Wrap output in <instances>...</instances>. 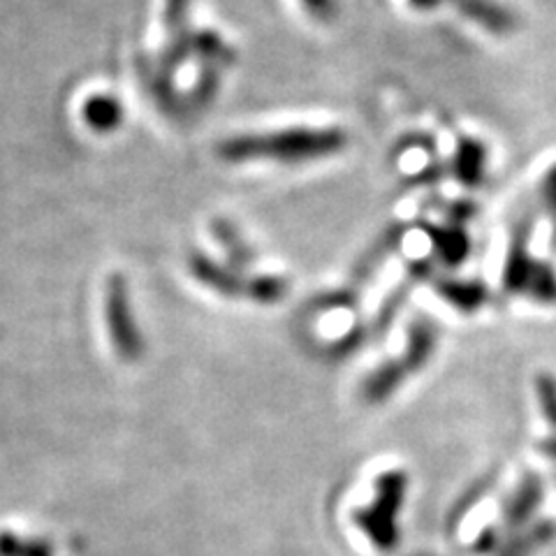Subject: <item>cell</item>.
<instances>
[{"label": "cell", "instance_id": "obj_1", "mask_svg": "<svg viewBox=\"0 0 556 556\" xmlns=\"http://www.w3.org/2000/svg\"><path fill=\"white\" fill-rule=\"evenodd\" d=\"M348 135L341 128H290L269 135H241L218 144V155L228 163L278 161L304 163L341 153Z\"/></svg>", "mask_w": 556, "mask_h": 556}, {"label": "cell", "instance_id": "obj_2", "mask_svg": "<svg viewBox=\"0 0 556 556\" xmlns=\"http://www.w3.org/2000/svg\"><path fill=\"white\" fill-rule=\"evenodd\" d=\"M406 494V478L402 473H386L376 484V503L357 513V525L367 531L369 541L380 549H392L396 545L394 517L402 508Z\"/></svg>", "mask_w": 556, "mask_h": 556}, {"label": "cell", "instance_id": "obj_3", "mask_svg": "<svg viewBox=\"0 0 556 556\" xmlns=\"http://www.w3.org/2000/svg\"><path fill=\"white\" fill-rule=\"evenodd\" d=\"M104 320H108L110 337L121 357L132 362L142 355V339H139V329L132 316L128 286L121 274L110 276L108 288H104Z\"/></svg>", "mask_w": 556, "mask_h": 556}, {"label": "cell", "instance_id": "obj_4", "mask_svg": "<svg viewBox=\"0 0 556 556\" xmlns=\"http://www.w3.org/2000/svg\"><path fill=\"white\" fill-rule=\"evenodd\" d=\"M531 230H533L531 216H525L521 220H517L515 232H513V243L508 251L506 271H503V286H506L508 292H525L529 278H531V271L538 263V260L529 251Z\"/></svg>", "mask_w": 556, "mask_h": 556}, {"label": "cell", "instance_id": "obj_5", "mask_svg": "<svg viewBox=\"0 0 556 556\" xmlns=\"http://www.w3.org/2000/svg\"><path fill=\"white\" fill-rule=\"evenodd\" d=\"M486 161H490V151H486L484 142L464 135L457 139L450 169L464 188H478L486 179Z\"/></svg>", "mask_w": 556, "mask_h": 556}, {"label": "cell", "instance_id": "obj_6", "mask_svg": "<svg viewBox=\"0 0 556 556\" xmlns=\"http://www.w3.org/2000/svg\"><path fill=\"white\" fill-rule=\"evenodd\" d=\"M422 230L431 239L433 255H437L439 263H443L445 267H459L466 263L468 255H471L473 241H471V235H468L462 225L427 223V225H422Z\"/></svg>", "mask_w": 556, "mask_h": 556}, {"label": "cell", "instance_id": "obj_7", "mask_svg": "<svg viewBox=\"0 0 556 556\" xmlns=\"http://www.w3.org/2000/svg\"><path fill=\"white\" fill-rule=\"evenodd\" d=\"M450 3L468 22L490 33L506 35L515 28V14L496 0H450Z\"/></svg>", "mask_w": 556, "mask_h": 556}, {"label": "cell", "instance_id": "obj_8", "mask_svg": "<svg viewBox=\"0 0 556 556\" xmlns=\"http://www.w3.org/2000/svg\"><path fill=\"white\" fill-rule=\"evenodd\" d=\"M81 116L86 126L96 132H114L124 124V104L114 96H91L84 102Z\"/></svg>", "mask_w": 556, "mask_h": 556}, {"label": "cell", "instance_id": "obj_9", "mask_svg": "<svg viewBox=\"0 0 556 556\" xmlns=\"http://www.w3.org/2000/svg\"><path fill=\"white\" fill-rule=\"evenodd\" d=\"M190 269L200 278V281L208 288H214L216 292L223 294H241L247 292V283L241 281L237 274H232L230 269H225L223 265L214 263L212 257L195 253L193 260H190Z\"/></svg>", "mask_w": 556, "mask_h": 556}, {"label": "cell", "instance_id": "obj_10", "mask_svg": "<svg viewBox=\"0 0 556 556\" xmlns=\"http://www.w3.org/2000/svg\"><path fill=\"white\" fill-rule=\"evenodd\" d=\"M190 47H193V56L204 61V67H228L232 65L235 51L214 30H198L190 35Z\"/></svg>", "mask_w": 556, "mask_h": 556}, {"label": "cell", "instance_id": "obj_11", "mask_svg": "<svg viewBox=\"0 0 556 556\" xmlns=\"http://www.w3.org/2000/svg\"><path fill=\"white\" fill-rule=\"evenodd\" d=\"M437 290L445 302L459 311H476L486 300V288L480 281H457V278H441Z\"/></svg>", "mask_w": 556, "mask_h": 556}, {"label": "cell", "instance_id": "obj_12", "mask_svg": "<svg viewBox=\"0 0 556 556\" xmlns=\"http://www.w3.org/2000/svg\"><path fill=\"white\" fill-rule=\"evenodd\" d=\"M541 498H543L541 480L529 476L525 480V484H521L519 490L515 492V496L508 501V506H506L508 525L517 527V525H521V521H527L525 517L535 510V506H538V503H541Z\"/></svg>", "mask_w": 556, "mask_h": 556}, {"label": "cell", "instance_id": "obj_13", "mask_svg": "<svg viewBox=\"0 0 556 556\" xmlns=\"http://www.w3.org/2000/svg\"><path fill=\"white\" fill-rule=\"evenodd\" d=\"M433 339H437V332H433L431 323H425V320H417L413 323L410 327V334H408V348H406V369L408 374L417 367H422V364L427 362L431 348H433Z\"/></svg>", "mask_w": 556, "mask_h": 556}, {"label": "cell", "instance_id": "obj_14", "mask_svg": "<svg viewBox=\"0 0 556 556\" xmlns=\"http://www.w3.org/2000/svg\"><path fill=\"white\" fill-rule=\"evenodd\" d=\"M525 292H529L538 302H556V271L547 263L538 260Z\"/></svg>", "mask_w": 556, "mask_h": 556}, {"label": "cell", "instance_id": "obj_15", "mask_svg": "<svg viewBox=\"0 0 556 556\" xmlns=\"http://www.w3.org/2000/svg\"><path fill=\"white\" fill-rule=\"evenodd\" d=\"M149 86H151L153 100L159 102V108L165 114H177L181 110V98H179L177 89H174L172 77L161 73V70H155V73H151V77H149Z\"/></svg>", "mask_w": 556, "mask_h": 556}, {"label": "cell", "instance_id": "obj_16", "mask_svg": "<svg viewBox=\"0 0 556 556\" xmlns=\"http://www.w3.org/2000/svg\"><path fill=\"white\" fill-rule=\"evenodd\" d=\"M218 86H220L218 70L216 67H204L202 73H200V77H198V81H195V86L188 93V100H186L188 108L190 110L206 108V104L212 102L214 96L218 93Z\"/></svg>", "mask_w": 556, "mask_h": 556}, {"label": "cell", "instance_id": "obj_17", "mask_svg": "<svg viewBox=\"0 0 556 556\" xmlns=\"http://www.w3.org/2000/svg\"><path fill=\"white\" fill-rule=\"evenodd\" d=\"M190 35H193V33L177 35V38H172L169 47L165 49V54L159 63V70H161V73H165L167 77H172L190 56H193V47H190Z\"/></svg>", "mask_w": 556, "mask_h": 556}, {"label": "cell", "instance_id": "obj_18", "mask_svg": "<svg viewBox=\"0 0 556 556\" xmlns=\"http://www.w3.org/2000/svg\"><path fill=\"white\" fill-rule=\"evenodd\" d=\"M286 281L283 278H276V276H260L253 278L251 283H247V294L255 302H263V304H271L283 300L286 294Z\"/></svg>", "mask_w": 556, "mask_h": 556}, {"label": "cell", "instance_id": "obj_19", "mask_svg": "<svg viewBox=\"0 0 556 556\" xmlns=\"http://www.w3.org/2000/svg\"><path fill=\"white\" fill-rule=\"evenodd\" d=\"M0 556H51L49 545L40 541H24L12 533L0 535Z\"/></svg>", "mask_w": 556, "mask_h": 556}, {"label": "cell", "instance_id": "obj_20", "mask_svg": "<svg viewBox=\"0 0 556 556\" xmlns=\"http://www.w3.org/2000/svg\"><path fill=\"white\" fill-rule=\"evenodd\" d=\"M188 14H190V0H165V26L172 38L190 33Z\"/></svg>", "mask_w": 556, "mask_h": 556}, {"label": "cell", "instance_id": "obj_21", "mask_svg": "<svg viewBox=\"0 0 556 556\" xmlns=\"http://www.w3.org/2000/svg\"><path fill=\"white\" fill-rule=\"evenodd\" d=\"M476 214H478V206L473 200H455L445 206L447 223L462 225V228H466V223L471 220Z\"/></svg>", "mask_w": 556, "mask_h": 556}, {"label": "cell", "instance_id": "obj_22", "mask_svg": "<svg viewBox=\"0 0 556 556\" xmlns=\"http://www.w3.org/2000/svg\"><path fill=\"white\" fill-rule=\"evenodd\" d=\"M541 204L556 228V165H552L541 181Z\"/></svg>", "mask_w": 556, "mask_h": 556}, {"label": "cell", "instance_id": "obj_23", "mask_svg": "<svg viewBox=\"0 0 556 556\" xmlns=\"http://www.w3.org/2000/svg\"><path fill=\"white\" fill-rule=\"evenodd\" d=\"M538 390H541V402L545 406V415L549 417L552 425H556V382L543 376L541 382H538Z\"/></svg>", "mask_w": 556, "mask_h": 556}, {"label": "cell", "instance_id": "obj_24", "mask_svg": "<svg viewBox=\"0 0 556 556\" xmlns=\"http://www.w3.org/2000/svg\"><path fill=\"white\" fill-rule=\"evenodd\" d=\"M302 3L313 16H323V20H329L337 12V0H302Z\"/></svg>", "mask_w": 556, "mask_h": 556}, {"label": "cell", "instance_id": "obj_25", "mask_svg": "<svg viewBox=\"0 0 556 556\" xmlns=\"http://www.w3.org/2000/svg\"><path fill=\"white\" fill-rule=\"evenodd\" d=\"M408 3L415 8V10H422V12H429V10H437L443 0H408Z\"/></svg>", "mask_w": 556, "mask_h": 556}, {"label": "cell", "instance_id": "obj_26", "mask_svg": "<svg viewBox=\"0 0 556 556\" xmlns=\"http://www.w3.org/2000/svg\"><path fill=\"white\" fill-rule=\"evenodd\" d=\"M543 452H547L549 457H554V459H556V441H549V443H545V445H543Z\"/></svg>", "mask_w": 556, "mask_h": 556}]
</instances>
